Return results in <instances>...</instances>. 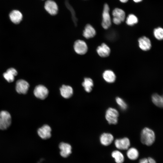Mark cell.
I'll return each instance as SVG.
<instances>
[{
	"mask_svg": "<svg viewBox=\"0 0 163 163\" xmlns=\"http://www.w3.org/2000/svg\"><path fill=\"white\" fill-rule=\"evenodd\" d=\"M155 135L154 131L150 128L145 127L142 130L140 134V140L145 145L150 146L155 141Z\"/></svg>",
	"mask_w": 163,
	"mask_h": 163,
	"instance_id": "1",
	"label": "cell"
},
{
	"mask_svg": "<svg viewBox=\"0 0 163 163\" xmlns=\"http://www.w3.org/2000/svg\"><path fill=\"white\" fill-rule=\"evenodd\" d=\"M110 8L107 3L104 4L102 13L101 26L105 29H108L111 26L112 20L110 13Z\"/></svg>",
	"mask_w": 163,
	"mask_h": 163,
	"instance_id": "2",
	"label": "cell"
},
{
	"mask_svg": "<svg viewBox=\"0 0 163 163\" xmlns=\"http://www.w3.org/2000/svg\"><path fill=\"white\" fill-rule=\"evenodd\" d=\"M119 116L118 111L113 107L108 108L105 112V119L110 124L114 125L117 124Z\"/></svg>",
	"mask_w": 163,
	"mask_h": 163,
	"instance_id": "3",
	"label": "cell"
},
{
	"mask_svg": "<svg viewBox=\"0 0 163 163\" xmlns=\"http://www.w3.org/2000/svg\"><path fill=\"white\" fill-rule=\"evenodd\" d=\"M11 122V117L8 112L3 110L0 112V129H7L10 126Z\"/></svg>",
	"mask_w": 163,
	"mask_h": 163,
	"instance_id": "4",
	"label": "cell"
},
{
	"mask_svg": "<svg viewBox=\"0 0 163 163\" xmlns=\"http://www.w3.org/2000/svg\"><path fill=\"white\" fill-rule=\"evenodd\" d=\"M74 49L77 54L82 55L85 54L88 50L86 43L83 40H76L74 44Z\"/></svg>",
	"mask_w": 163,
	"mask_h": 163,
	"instance_id": "5",
	"label": "cell"
},
{
	"mask_svg": "<svg viewBox=\"0 0 163 163\" xmlns=\"http://www.w3.org/2000/svg\"><path fill=\"white\" fill-rule=\"evenodd\" d=\"M34 93L37 98L43 100L47 96L49 91L47 88L43 85H40L37 86L35 88Z\"/></svg>",
	"mask_w": 163,
	"mask_h": 163,
	"instance_id": "6",
	"label": "cell"
},
{
	"mask_svg": "<svg viewBox=\"0 0 163 163\" xmlns=\"http://www.w3.org/2000/svg\"><path fill=\"white\" fill-rule=\"evenodd\" d=\"M114 145L119 150H127L130 145V142L128 138L126 137L117 139L114 141Z\"/></svg>",
	"mask_w": 163,
	"mask_h": 163,
	"instance_id": "7",
	"label": "cell"
},
{
	"mask_svg": "<svg viewBox=\"0 0 163 163\" xmlns=\"http://www.w3.org/2000/svg\"><path fill=\"white\" fill-rule=\"evenodd\" d=\"M44 8L46 11L51 15H55L57 14L58 7L56 3L53 0H48L44 4Z\"/></svg>",
	"mask_w": 163,
	"mask_h": 163,
	"instance_id": "8",
	"label": "cell"
},
{
	"mask_svg": "<svg viewBox=\"0 0 163 163\" xmlns=\"http://www.w3.org/2000/svg\"><path fill=\"white\" fill-rule=\"evenodd\" d=\"M29 87V84L26 81L22 79L18 80L16 84V90L19 94H26Z\"/></svg>",
	"mask_w": 163,
	"mask_h": 163,
	"instance_id": "9",
	"label": "cell"
},
{
	"mask_svg": "<svg viewBox=\"0 0 163 163\" xmlns=\"http://www.w3.org/2000/svg\"><path fill=\"white\" fill-rule=\"evenodd\" d=\"M138 43L139 48L143 51H148L151 48V40L149 38L146 36H143L139 38Z\"/></svg>",
	"mask_w": 163,
	"mask_h": 163,
	"instance_id": "10",
	"label": "cell"
},
{
	"mask_svg": "<svg viewBox=\"0 0 163 163\" xmlns=\"http://www.w3.org/2000/svg\"><path fill=\"white\" fill-rule=\"evenodd\" d=\"M51 129L48 125H45L39 128L37 131L38 135L42 139H46L51 136Z\"/></svg>",
	"mask_w": 163,
	"mask_h": 163,
	"instance_id": "11",
	"label": "cell"
},
{
	"mask_svg": "<svg viewBox=\"0 0 163 163\" xmlns=\"http://www.w3.org/2000/svg\"><path fill=\"white\" fill-rule=\"evenodd\" d=\"M96 51L98 54L101 57H106L109 56L111 50L107 44L103 43L97 47Z\"/></svg>",
	"mask_w": 163,
	"mask_h": 163,
	"instance_id": "12",
	"label": "cell"
},
{
	"mask_svg": "<svg viewBox=\"0 0 163 163\" xmlns=\"http://www.w3.org/2000/svg\"><path fill=\"white\" fill-rule=\"evenodd\" d=\"M59 148L60 150V155L63 157H68L72 153V147L68 143L61 142L59 144Z\"/></svg>",
	"mask_w": 163,
	"mask_h": 163,
	"instance_id": "13",
	"label": "cell"
},
{
	"mask_svg": "<svg viewBox=\"0 0 163 163\" xmlns=\"http://www.w3.org/2000/svg\"><path fill=\"white\" fill-rule=\"evenodd\" d=\"M113 140V136L110 133H104L101 135L100 138L101 144L105 146L110 145Z\"/></svg>",
	"mask_w": 163,
	"mask_h": 163,
	"instance_id": "14",
	"label": "cell"
},
{
	"mask_svg": "<svg viewBox=\"0 0 163 163\" xmlns=\"http://www.w3.org/2000/svg\"><path fill=\"white\" fill-rule=\"evenodd\" d=\"M96 34L95 30L91 25L89 24L86 25L83 32V35L85 38L88 39L93 38Z\"/></svg>",
	"mask_w": 163,
	"mask_h": 163,
	"instance_id": "15",
	"label": "cell"
},
{
	"mask_svg": "<svg viewBox=\"0 0 163 163\" xmlns=\"http://www.w3.org/2000/svg\"><path fill=\"white\" fill-rule=\"evenodd\" d=\"M18 74V72L14 68H11L8 69L6 72L3 74L5 79L8 82H13L14 77Z\"/></svg>",
	"mask_w": 163,
	"mask_h": 163,
	"instance_id": "16",
	"label": "cell"
},
{
	"mask_svg": "<svg viewBox=\"0 0 163 163\" xmlns=\"http://www.w3.org/2000/svg\"><path fill=\"white\" fill-rule=\"evenodd\" d=\"M9 16L11 21L16 24L19 23L23 18L22 13L18 10H14L11 11L9 14Z\"/></svg>",
	"mask_w": 163,
	"mask_h": 163,
	"instance_id": "17",
	"label": "cell"
},
{
	"mask_svg": "<svg viewBox=\"0 0 163 163\" xmlns=\"http://www.w3.org/2000/svg\"><path fill=\"white\" fill-rule=\"evenodd\" d=\"M103 78L106 82L111 83L115 82L116 79V76L114 72L110 70H106L103 72Z\"/></svg>",
	"mask_w": 163,
	"mask_h": 163,
	"instance_id": "18",
	"label": "cell"
},
{
	"mask_svg": "<svg viewBox=\"0 0 163 163\" xmlns=\"http://www.w3.org/2000/svg\"><path fill=\"white\" fill-rule=\"evenodd\" d=\"M61 95L65 98L71 97L73 94V90L71 87L69 85H63L60 88Z\"/></svg>",
	"mask_w": 163,
	"mask_h": 163,
	"instance_id": "19",
	"label": "cell"
},
{
	"mask_svg": "<svg viewBox=\"0 0 163 163\" xmlns=\"http://www.w3.org/2000/svg\"><path fill=\"white\" fill-rule=\"evenodd\" d=\"M113 17H116L120 19L122 21H124L126 18L125 11L122 9L116 8H114L112 12Z\"/></svg>",
	"mask_w": 163,
	"mask_h": 163,
	"instance_id": "20",
	"label": "cell"
},
{
	"mask_svg": "<svg viewBox=\"0 0 163 163\" xmlns=\"http://www.w3.org/2000/svg\"><path fill=\"white\" fill-rule=\"evenodd\" d=\"M127 150L126 155L129 159L131 160H135L138 158L139 153L136 148L131 147L129 148Z\"/></svg>",
	"mask_w": 163,
	"mask_h": 163,
	"instance_id": "21",
	"label": "cell"
},
{
	"mask_svg": "<svg viewBox=\"0 0 163 163\" xmlns=\"http://www.w3.org/2000/svg\"><path fill=\"white\" fill-rule=\"evenodd\" d=\"M112 157L114 159L116 163H123L125 160L123 153L118 150L113 151L111 154Z\"/></svg>",
	"mask_w": 163,
	"mask_h": 163,
	"instance_id": "22",
	"label": "cell"
},
{
	"mask_svg": "<svg viewBox=\"0 0 163 163\" xmlns=\"http://www.w3.org/2000/svg\"><path fill=\"white\" fill-rule=\"evenodd\" d=\"M85 90L87 92H90L92 90L94 86V83L92 80L89 78H85L84 81L82 84Z\"/></svg>",
	"mask_w": 163,
	"mask_h": 163,
	"instance_id": "23",
	"label": "cell"
},
{
	"mask_svg": "<svg viewBox=\"0 0 163 163\" xmlns=\"http://www.w3.org/2000/svg\"><path fill=\"white\" fill-rule=\"evenodd\" d=\"M126 24L129 26H133L136 24L139 21L138 18L134 14H130L126 17L125 19Z\"/></svg>",
	"mask_w": 163,
	"mask_h": 163,
	"instance_id": "24",
	"label": "cell"
},
{
	"mask_svg": "<svg viewBox=\"0 0 163 163\" xmlns=\"http://www.w3.org/2000/svg\"><path fill=\"white\" fill-rule=\"evenodd\" d=\"M152 100L156 106L160 107H163V99L162 96L157 94H154L152 96Z\"/></svg>",
	"mask_w": 163,
	"mask_h": 163,
	"instance_id": "25",
	"label": "cell"
},
{
	"mask_svg": "<svg viewBox=\"0 0 163 163\" xmlns=\"http://www.w3.org/2000/svg\"><path fill=\"white\" fill-rule=\"evenodd\" d=\"M153 35L158 40H161L163 38V29L160 27L155 28L153 31Z\"/></svg>",
	"mask_w": 163,
	"mask_h": 163,
	"instance_id": "26",
	"label": "cell"
},
{
	"mask_svg": "<svg viewBox=\"0 0 163 163\" xmlns=\"http://www.w3.org/2000/svg\"><path fill=\"white\" fill-rule=\"evenodd\" d=\"M115 100L117 104L121 110H124L127 109V104L123 99L119 97H117Z\"/></svg>",
	"mask_w": 163,
	"mask_h": 163,
	"instance_id": "27",
	"label": "cell"
},
{
	"mask_svg": "<svg viewBox=\"0 0 163 163\" xmlns=\"http://www.w3.org/2000/svg\"><path fill=\"white\" fill-rule=\"evenodd\" d=\"M139 163H156L155 160L151 157L143 158L140 159Z\"/></svg>",
	"mask_w": 163,
	"mask_h": 163,
	"instance_id": "28",
	"label": "cell"
},
{
	"mask_svg": "<svg viewBox=\"0 0 163 163\" xmlns=\"http://www.w3.org/2000/svg\"><path fill=\"white\" fill-rule=\"evenodd\" d=\"M112 21L114 24L117 25L120 24L122 22L120 19L114 17H113Z\"/></svg>",
	"mask_w": 163,
	"mask_h": 163,
	"instance_id": "29",
	"label": "cell"
},
{
	"mask_svg": "<svg viewBox=\"0 0 163 163\" xmlns=\"http://www.w3.org/2000/svg\"><path fill=\"white\" fill-rule=\"evenodd\" d=\"M121 3H127L129 0H119Z\"/></svg>",
	"mask_w": 163,
	"mask_h": 163,
	"instance_id": "30",
	"label": "cell"
},
{
	"mask_svg": "<svg viewBox=\"0 0 163 163\" xmlns=\"http://www.w3.org/2000/svg\"><path fill=\"white\" fill-rule=\"evenodd\" d=\"M143 0H133L135 3H138L141 2Z\"/></svg>",
	"mask_w": 163,
	"mask_h": 163,
	"instance_id": "31",
	"label": "cell"
}]
</instances>
